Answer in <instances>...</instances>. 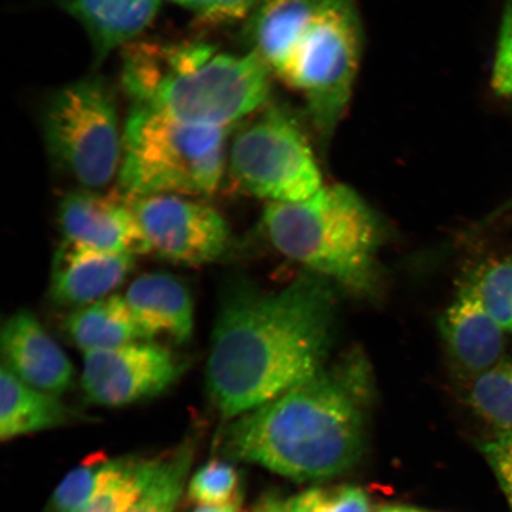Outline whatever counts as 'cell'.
Returning a JSON list of instances; mask_svg holds the SVG:
<instances>
[{"label":"cell","instance_id":"6da1fadb","mask_svg":"<svg viewBox=\"0 0 512 512\" xmlns=\"http://www.w3.org/2000/svg\"><path fill=\"white\" fill-rule=\"evenodd\" d=\"M336 319L332 283L315 273L277 292L245 280L224 287L207 363L209 398L222 418L254 411L322 370Z\"/></svg>","mask_w":512,"mask_h":512},{"label":"cell","instance_id":"7a4b0ae2","mask_svg":"<svg viewBox=\"0 0 512 512\" xmlns=\"http://www.w3.org/2000/svg\"><path fill=\"white\" fill-rule=\"evenodd\" d=\"M371 394L368 363L350 355L239 416L221 435L222 453L298 482L341 475L363 452Z\"/></svg>","mask_w":512,"mask_h":512},{"label":"cell","instance_id":"3957f363","mask_svg":"<svg viewBox=\"0 0 512 512\" xmlns=\"http://www.w3.org/2000/svg\"><path fill=\"white\" fill-rule=\"evenodd\" d=\"M271 69L253 53L202 42L128 44L123 85L133 106L183 123L229 128L264 106Z\"/></svg>","mask_w":512,"mask_h":512},{"label":"cell","instance_id":"277c9868","mask_svg":"<svg viewBox=\"0 0 512 512\" xmlns=\"http://www.w3.org/2000/svg\"><path fill=\"white\" fill-rule=\"evenodd\" d=\"M261 226L278 252L309 272L360 296L375 290L382 228L355 190L337 184L304 202H268Z\"/></svg>","mask_w":512,"mask_h":512},{"label":"cell","instance_id":"5b68a950","mask_svg":"<svg viewBox=\"0 0 512 512\" xmlns=\"http://www.w3.org/2000/svg\"><path fill=\"white\" fill-rule=\"evenodd\" d=\"M229 131L133 106L119 170L123 196L213 195L226 169Z\"/></svg>","mask_w":512,"mask_h":512},{"label":"cell","instance_id":"8992f818","mask_svg":"<svg viewBox=\"0 0 512 512\" xmlns=\"http://www.w3.org/2000/svg\"><path fill=\"white\" fill-rule=\"evenodd\" d=\"M363 29L356 0H324L280 79L303 95L320 147L347 112L360 69Z\"/></svg>","mask_w":512,"mask_h":512},{"label":"cell","instance_id":"52a82bcc","mask_svg":"<svg viewBox=\"0 0 512 512\" xmlns=\"http://www.w3.org/2000/svg\"><path fill=\"white\" fill-rule=\"evenodd\" d=\"M42 127L51 160L83 188L105 187L120 170L117 106L104 80L92 76L50 95Z\"/></svg>","mask_w":512,"mask_h":512},{"label":"cell","instance_id":"ba28073f","mask_svg":"<svg viewBox=\"0 0 512 512\" xmlns=\"http://www.w3.org/2000/svg\"><path fill=\"white\" fill-rule=\"evenodd\" d=\"M229 172L241 190L268 202H304L324 187L309 138L281 106L268 107L236 134Z\"/></svg>","mask_w":512,"mask_h":512},{"label":"cell","instance_id":"9c48e42d","mask_svg":"<svg viewBox=\"0 0 512 512\" xmlns=\"http://www.w3.org/2000/svg\"><path fill=\"white\" fill-rule=\"evenodd\" d=\"M127 200L151 252L159 258L179 265L203 266L219 261L228 252V224L207 204L179 195Z\"/></svg>","mask_w":512,"mask_h":512},{"label":"cell","instance_id":"30bf717a","mask_svg":"<svg viewBox=\"0 0 512 512\" xmlns=\"http://www.w3.org/2000/svg\"><path fill=\"white\" fill-rule=\"evenodd\" d=\"M185 368L174 352L147 341L86 352L82 392L91 405L125 407L164 393Z\"/></svg>","mask_w":512,"mask_h":512},{"label":"cell","instance_id":"8fae6325","mask_svg":"<svg viewBox=\"0 0 512 512\" xmlns=\"http://www.w3.org/2000/svg\"><path fill=\"white\" fill-rule=\"evenodd\" d=\"M64 239L98 251L132 256L151 253L149 242L125 196L91 190L69 192L59 206Z\"/></svg>","mask_w":512,"mask_h":512},{"label":"cell","instance_id":"7c38bea8","mask_svg":"<svg viewBox=\"0 0 512 512\" xmlns=\"http://www.w3.org/2000/svg\"><path fill=\"white\" fill-rule=\"evenodd\" d=\"M3 366L44 393L60 395L72 387V362L35 315L19 311L2 329Z\"/></svg>","mask_w":512,"mask_h":512},{"label":"cell","instance_id":"4fadbf2b","mask_svg":"<svg viewBox=\"0 0 512 512\" xmlns=\"http://www.w3.org/2000/svg\"><path fill=\"white\" fill-rule=\"evenodd\" d=\"M136 256L98 251L64 239L51 267L50 297L61 306H87L123 284Z\"/></svg>","mask_w":512,"mask_h":512},{"label":"cell","instance_id":"5bb4252c","mask_svg":"<svg viewBox=\"0 0 512 512\" xmlns=\"http://www.w3.org/2000/svg\"><path fill=\"white\" fill-rule=\"evenodd\" d=\"M439 329L448 355L467 379H476L504 357L505 332L467 284L441 316Z\"/></svg>","mask_w":512,"mask_h":512},{"label":"cell","instance_id":"9a60e30c","mask_svg":"<svg viewBox=\"0 0 512 512\" xmlns=\"http://www.w3.org/2000/svg\"><path fill=\"white\" fill-rule=\"evenodd\" d=\"M125 302L146 341L165 336L177 344L194 332V300L189 287L168 273H150L133 281Z\"/></svg>","mask_w":512,"mask_h":512},{"label":"cell","instance_id":"2e32d148","mask_svg":"<svg viewBox=\"0 0 512 512\" xmlns=\"http://www.w3.org/2000/svg\"><path fill=\"white\" fill-rule=\"evenodd\" d=\"M324 0H262L247 19L245 40L280 78Z\"/></svg>","mask_w":512,"mask_h":512},{"label":"cell","instance_id":"e0dca14e","mask_svg":"<svg viewBox=\"0 0 512 512\" xmlns=\"http://www.w3.org/2000/svg\"><path fill=\"white\" fill-rule=\"evenodd\" d=\"M68 14L83 25L95 57L104 61L114 49L131 44L149 27L160 0H59Z\"/></svg>","mask_w":512,"mask_h":512},{"label":"cell","instance_id":"ac0fdd59","mask_svg":"<svg viewBox=\"0 0 512 512\" xmlns=\"http://www.w3.org/2000/svg\"><path fill=\"white\" fill-rule=\"evenodd\" d=\"M0 437L12 440L70 424L79 418L56 395L29 386L2 366L0 373Z\"/></svg>","mask_w":512,"mask_h":512},{"label":"cell","instance_id":"d6986e66","mask_svg":"<svg viewBox=\"0 0 512 512\" xmlns=\"http://www.w3.org/2000/svg\"><path fill=\"white\" fill-rule=\"evenodd\" d=\"M64 330L85 354L146 341L124 297L120 296H108L74 310L64 320Z\"/></svg>","mask_w":512,"mask_h":512},{"label":"cell","instance_id":"ffe728a7","mask_svg":"<svg viewBox=\"0 0 512 512\" xmlns=\"http://www.w3.org/2000/svg\"><path fill=\"white\" fill-rule=\"evenodd\" d=\"M156 458H113L94 496L76 512H126L142 496Z\"/></svg>","mask_w":512,"mask_h":512},{"label":"cell","instance_id":"44dd1931","mask_svg":"<svg viewBox=\"0 0 512 512\" xmlns=\"http://www.w3.org/2000/svg\"><path fill=\"white\" fill-rule=\"evenodd\" d=\"M195 446L185 441L156 458L155 470L136 503L126 512H175L187 483Z\"/></svg>","mask_w":512,"mask_h":512},{"label":"cell","instance_id":"7402d4cb","mask_svg":"<svg viewBox=\"0 0 512 512\" xmlns=\"http://www.w3.org/2000/svg\"><path fill=\"white\" fill-rule=\"evenodd\" d=\"M467 403L501 432L512 431V355L472 380Z\"/></svg>","mask_w":512,"mask_h":512},{"label":"cell","instance_id":"603a6c76","mask_svg":"<svg viewBox=\"0 0 512 512\" xmlns=\"http://www.w3.org/2000/svg\"><path fill=\"white\" fill-rule=\"evenodd\" d=\"M112 459L95 453L70 471L51 495L44 512H76L91 499L110 469Z\"/></svg>","mask_w":512,"mask_h":512},{"label":"cell","instance_id":"cb8c5ba5","mask_svg":"<svg viewBox=\"0 0 512 512\" xmlns=\"http://www.w3.org/2000/svg\"><path fill=\"white\" fill-rule=\"evenodd\" d=\"M467 285L503 331L512 332V260L484 267Z\"/></svg>","mask_w":512,"mask_h":512},{"label":"cell","instance_id":"d4e9b609","mask_svg":"<svg viewBox=\"0 0 512 512\" xmlns=\"http://www.w3.org/2000/svg\"><path fill=\"white\" fill-rule=\"evenodd\" d=\"M240 475L221 459L210 460L190 479L188 498L198 505H226L242 501Z\"/></svg>","mask_w":512,"mask_h":512},{"label":"cell","instance_id":"484cf974","mask_svg":"<svg viewBox=\"0 0 512 512\" xmlns=\"http://www.w3.org/2000/svg\"><path fill=\"white\" fill-rule=\"evenodd\" d=\"M298 497L310 512H370L369 498L357 486L311 489Z\"/></svg>","mask_w":512,"mask_h":512},{"label":"cell","instance_id":"4316f807","mask_svg":"<svg viewBox=\"0 0 512 512\" xmlns=\"http://www.w3.org/2000/svg\"><path fill=\"white\" fill-rule=\"evenodd\" d=\"M491 87L498 96L512 99V0H504Z\"/></svg>","mask_w":512,"mask_h":512},{"label":"cell","instance_id":"83f0119b","mask_svg":"<svg viewBox=\"0 0 512 512\" xmlns=\"http://www.w3.org/2000/svg\"><path fill=\"white\" fill-rule=\"evenodd\" d=\"M194 11L202 22L223 24L249 18L262 0H175Z\"/></svg>","mask_w":512,"mask_h":512},{"label":"cell","instance_id":"f1b7e54d","mask_svg":"<svg viewBox=\"0 0 512 512\" xmlns=\"http://www.w3.org/2000/svg\"><path fill=\"white\" fill-rule=\"evenodd\" d=\"M482 451L512 510V431L499 432L496 438L482 445Z\"/></svg>","mask_w":512,"mask_h":512},{"label":"cell","instance_id":"f546056e","mask_svg":"<svg viewBox=\"0 0 512 512\" xmlns=\"http://www.w3.org/2000/svg\"><path fill=\"white\" fill-rule=\"evenodd\" d=\"M242 501L226 505H200L192 512H241Z\"/></svg>","mask_w":512,"mask_h":512},{"label":"cell","instance_id":"4dcf8cb0","mask_svg":"<svg viewBox=\"0 0 512 512\" xmlns=\"http://www.w3.org/2000/svg\"><path fill=\"white\" fill-rule=\"evenodd\" d=\"M275 512H310L304 507L302 501H300L299 497H294L288 499L285 502L277 503V511Z\"/></svg>","mask_w":512,"mask_h":512},{"label":"cell","instance_id":"1f68e13d","mask_svg":"<svg viewBox=\"0 0 512 512\" xmlns=\"http://www.w3.org/2000/svg\"><path fill=\"white\" fill-rule=\"evenodd\" d=\"M277 499L266 498L264 502L258 505L254 512H275L277 511Z\"/></svg>","mask_w":512,"mask_h":512},{"label":"cell","instance_id":"d6a6232c","mask_svg":"<svg viewBox=\"0 0 512 512\" xmlns=\"http://www.w3.org/2000/svg\"><path fill=\"white\" fill-rule=\"evenodd\" d=\"M379 512H426L419 509L408 508V507H386L381 509Z\"/></svg>","mask_w":512,"mask_h":512}]
</instances>
